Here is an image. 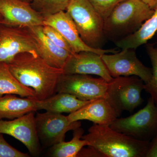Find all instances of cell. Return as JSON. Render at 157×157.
<instances>
[{
    "instance_id": "obj_3",
    "label": "cell",
    "mask_w": 157,
    "mask_h": 157,
    "mask_svg": "<svg viewBox=\"0 0 157 157\" xmlns=\"http://www.w3.org/2000/svg\"><path fill=\"white\" fill-rule=\"evenodd\" d=\"M154 12L141 0H124L104 20V35L118 41L137 31Z\"/></svg>"
},
{
    "instance_id": "obj_20",
    "label": "cell",
    "mask_w": 157,
    "mask_h": 157,
    "mask_svg": "<svg viewBox=\"0 0 157 157\" xmlns=\"http://www.w3.org/2000/svg\"><path fill=\"white\" fill-rule=\"evenodd\" d=\"M6 94L36 98L34 90L21 83L10 72L8 64L2 63L0 64V97Z\"/></svg>"
},
{
    "instance_id": "obj_23",
    "label": "cell",
    "mask_w": 157,
    "mask_h": 157,
    "mask_svg": "<svg viewBox=\"0 0 157 157\" xmlns=\"http://www.w3.org/2000/svg\"><path fill=\"white\" fill-rule=\"evenodd\" d=\"M146 50L151 61L152 73L151 80L144 84V90L150 95L157 105V47L152 44H148L147 45Z\"/></svg>"
},
{
    "instance_id": "obj_25",
    "label": "cell",
    "mask_w": 157,
    "mask_h": 157,
    "mask_svg": "<svg viewBox=\"0 0 157 157\" xmlns=\"http://www.w3.org/2000/svg\"><path fill=\"white\" fill-rule=\"evenodd\" d=\"M94 8L105 20L110 15L114 8L124 0H89Z\"/></svg>"
},
{
    "instance_id": "obj_28",
    "label": "cell",
    "mask_w": 157,
    "mask_h": 157,
    "mask_svg": "<svg viewBox=\"0 0 157 157\" xmlns=\"http://www.w3.org/2000/svg\"><path fill=\"white\" fill-rule=\"evenodd\" d=\"M146 157H157V134L150 141Z\"/></svg>"
},
{
    "instance_id": "obj_4",
    "label": "cell",
    "mask_w": 157,
    "mask_h": 157,
    "mask_svg": "<svg viewBox=\"0 0 157 157\" xmlns=\"http://www.w3.org/2000/svg\"><path fill=\"white\" fill-rule=\"evenodd\" d=\"M75 23L82 39L93 48H100L104 39V20L89 0H71L66 11Z\"/></svg>"
},
{
    "instance_id": "obj_6",
    "label": "cell",
    "mask_w": 157,
    "mask_h": 157,
    "mask_svg": "<svg viewBox=\"0 0 157 157\" xmlns=\"http://www.w3.org/2000/svg\"><path fill=\"white\" fill-rule=\"evenodd\" d=\"M143 80L137 76H120L109 82L107 99L119 117L124 111L132 112L144 102Z\"/></svg>"
},
{
    "instance_id": "obj_10",
    "label": "cell",
    "mask_w": 157,
    "mask_h": 157,
    "mask_svg": "<svg viewBox=\"0 0 157 157\" xmlns=\"http://www.w3.org/2000/svg\"><path fill=\"white\" fill-rule=\"evenodd\" d=\"M25 52L38 54L36 42L27 28L0 25V64L9 63Z\"/></svg>"
},
{
    "instance_id": "obj_7",
    "label": "cell",
    "mask_w": 157,
    "mask_h": 157,
    "mask_svg": "<svg viewBox=\"0 0 157 157\" xmlns=\"http://www.w3.org/2000/svg\"><path fill=\"white\" fill-rule=\"evenodd\" d=\"M109 82L103 78L89 75L63 74L60 78L57 93H68L85 101L106 99Z\"/></svg>"
},
{
    "instance_id": "obj_31",
    "label": "cell",
    "mask_w": 157,
    "mask_h": 157,
    "mask_svg": "<svg viewBox=\"0 0 157 157\" xmlns=\"http://www.w3.org/2000/svg\"><path fill=\"white\" fill-rule=\"evenodd\" d=\"M3 22V18L2 17V15L0 14V25L2 24Z\"/></svg>"
},
{
    "instance_id": "obj_15",
    "label": "cell",
    "mask_w": 157,
    "mask_h": 157,
    "mask_svg": "<svg viewBox=\"0 0 157 157\" xmlns=\"http://www.w3.org/2000/svg\"><path fill=\"white\" fill-rule=\"evenodd\" d=\"M67 117L71 122L87 120L99 125L109 126L119 116L107 99L102 98L92 101Z\"/></svg>"
},
{
    "instance_id": "obj_26",
    "label": "cell",
    "mask_w": 157,
    "mask_h": 157,
    "mask_svg": "<svg viewBox=\"0 0 157 157\" xmlns=\"http://www.w3.org/2000/svg\"><path fill=\"white\" fill-rule=\"evenodd\" d=\"M3 134L0 133V157H28L27 154L17 150L5 140Z\"/></svg>"
},
{
    "instance_id": "obj_16",
    "label": "cell",
    "mask_w": 157,
    "mask_h": 157,
    "mask_svg": "<svg viewBox=\"0 0 157 157\" xmlns=\"http://www.w3.org/2000/svg\"><path fill=\"white\" fill-rule=\"evenodd\" d=\"M42 26L27 28L36 42L37 53L52 67L63 69L72 53L56 45L43 33Z\"/></svg>"
},
{
    "instance_id": "obj_2",
    "label": "cell",
    "mask_w": 157,
    "mask_h": 157,
    "mask_svg": "<svg viewBox=\"0 0 157 157\" xmlns=\"http://www.w3.org/2000/svg\"><path fill=\"white\" fill-rule=\"evenodd\" d=\"M82 139L102 157H146L150 141L137 140L109 126L94 124Z\"/></svg>"
},
{
    "instance_id": "obj_13",
    "label": "cell",
    "mask_w": 157,
    "mask_h": 157,
    "mask_svg": "<svg viewBox=\"0 0 157 157\" xmlns=\"http://www.w3.org/2000/svg\"><path fill=\"white\" fill-rule=\"evenodd\" d=\"M0 14L4 25L22 28L44 25L43 16L30 3L21 0H0Z\"/></svg>"
},
{
    "instance_id": "obj_30",
    "label": "cell",
    "mask_w": 157,
    "mask_h": 157,
    "mask_svg": "<svg viewBox=\"0 0 157 157\" xmlns=\"http://www.w3.org/2000/svg\"><path fill=\"white\" fill-rule=\"evenodd\" d=\"M21 1H24V2H26L31 3L33 2V0H21Z\"/></svg>"
},
{
    "instance_id": "obj_22",
    "label": "cell",
    "mask_w": 157,
    "mask_h": 157,
    "mask_svg": "<svg viewBox=\"0 0 157 157\" xmlns=\"http://www.w3.org/2000/svg\"><path fill=\"white\" fill-rule=\"evenodd\" d=\"M71 0H33L32 8L43 17L66 11Z\"/></svg>"
},
{
    "instance_id": "obj_19",
    "label": "cell",
    "mask_w": 157,
    "mask_h": 157,
    "mask_svg": "<svg viewBox=\"0 0 157 157\" xmlns=\"http://www.w3.org/2000/svg\"><path fill=\"white\" fill-rule=\"evenodd\" d=\"M157 32V7L151 17L147 20L140 28L133 33L116 41L115 44L122 49H136L141 45L146 44Z\"/></svg>"
},
{
    "instance_id": "obj_5",
    "label": "cell",
    "mask_w": 157,
    "mask_h": 157,
    "mask_svg": "<svg viewBox=\"0 0 157 157\" xmlns=\"http://www.w3.org/2000/svg\"><path fill=\"white\" fill-rule=\"evenodd\" d=\"M109 127L137 140L150 141L157 134V105L150 97L143 108L128 117L117 118Z\"/></svg>"
},
{
    "instance_id": "obj_29",
    "label": "cell",
    "mask_w": 157,
    "mask_h": 157,
    "mask_svg": "<svg viewBox=\"0 0 157 157\" xmlns=\"http://www.w3.org/2000/svg\"><path fill=\"white\" fill-rule=\"evenodd\" d=\"M145 3L150 8L154 10L157 7V0H141Z\"/></svg>"
},
{
    "instance_id": "obj_11",
    "label": "cell",
    "mask_w": 157,
    "mask_h": 157,
    "mask_svg": "<svg viewBox=\"0 0 157 157\" xmlns=\"http://www.w3.org/2000/svg\"><path fill=\"white\" fill-rule=\"evenodd\" d=\"M0 133L10 135L23 144L31 155L39 156L41 143L36 130V116L30 112L11 121L0 120Z\"/></svg>"
},
{
    "instance_id": "obj_9",
    "label": "cell",
    "mask_w": 157,
    "mask_h": 157,
    "mask_svg": "<svg viewBox=\"0 0 157 157\" xmlns=\"http://www.w3.org/2000/svg\"><path fill=\"white\" fill-rule=\"evenodd\" d=\"M135 49H123L112 54L101 55V58L113 78L120 76H137L144 83L150 81L152 77V68L148 67L137 57Z\"/></svg>"
},
{
    "instance_id": "obj_1",
    "label": "cell",
    "mask_w": 157,
    "mask_h": 157,
    "mask_svg": "<svg viewBox=\"0 0 157 157\" xmlns=\"http://www.w3.org/2000/svg\"><path fill=\"white\" fill-rule=\"evenodd\" d=\"M7 64L21 83L34 90L37 100H45L57 93L63 69L52 67L39 55L22 52Z\"/></svg>"
},
{
    "instance_id": "obj_24",
    "label": "cell",
    "mask_w": 157,
    "mask_h": 157,
    "mask_svg": "<svg viewBox=\"0 0 157 157\" xmlns=\"http://www.w3.org/2000/svg\"><path fill=\"white\" fill-rule=\"evenodd\" d=\"M42 30L44 34L57 46L74 53L71 45L56 29L51 26L44 25L42 26Z\"/></svg>"
},
{
    "instance_id": "obj_8",
    "label": "cell",
    "mask_w": 157,
    "mask_h": 157,
    "mask_svg": "<svg viewBox=\"0 0 157 157\" xmlns=\"http://www.w3.org/2000/svg\"><path fill=\"white\" fill-rule=\"evenodd\" d=\"M37 135L44 147L53 146L64 141L67 132L81 127L80 121L70 122L67 116L46 111L36 116Z\"/></svg>"
},
{
    "instance_id": "obj_21",
    "label": "cell",
    "mask_w": 157,
    "mask_h": 157,
    "mask_svg": "<svg viewBox=\"0 0 157 157\" xmlns=\"http://www.w3.org/2000/svg\"><path fill=\"white\" fill-rule=\"evenodd\" d=\"M84 130L81 127L73 131V137L70 141H62L51 147L48 156L52 157H77L79 152L88 146V143L82 139Z\"/></svg>"
},
{
    "instance_id": "obj_18",
    "label": "cell",
    "mask_w": 157,
    "mask_h": 157,
    "mask_svg": "<svg viewBox=\"0 0 157 157\" xmlns=\"http://www.w3.org/2000/svg\"><path fill=\"white\" fill-rule=\"evenodd\" d=\"M91 101H82L68 93H57L45 100H37V107L38 110L70 113L77 111Z\"/></svg>"
},
{
    "instance_id": "obj_17",
    "label": "cell",
    "mask_w": 157,
    "mask_h": 157,
    "mask_svg": "<svg viewBox=\"0 0 157 157\" xmlns=\"http://www.w3.org/2000/svg\"><path fill=\"white\" fill-rule=\"evenodd\" d=\"M37 99L33 97L18 98L13 94L0 97V120H13L38 110Z\"/></svg>"
},
{
    "instance_id": "obj_14",
    "label": "cell",
    "mask_w": 157,
    "mask_h": 157,
    "mask_svg": "<svg viewBox=\"0 0 157 157\" xmlns=\"http://www.w3.org/2000/svg\"><path fill=\"white\" fill-rule=\"evenodd\" d=\"M63 74L95 75L109 82L113 79L101 58L91 52L82 51L71 55L63 68Z\"/></svg>"
},
{
    "instance_id": "obj_12",
    "label": "cell",
    "mask_w": 157,
    "mask_h": 157,
    "mask_svg": "<svg viewBox=\"0 0 157 157\" xmlns=\"http://www.w3.org/2000/svg\"><path fill=\"white\" fill-rule=\"evenodd\" d=\"M43 25L53 27L63 35L71 45L74 53L82 51L91 52L100 55L115 53V49H103L93 48L82 39L75 23L67 11H61L53 15L44 17Z\"/></svg>"
},
{
    "instance_id": "obj_27",
    "label": "cell",
    "mask_w": 157,
    "mask_h": 157,
    "mask_svg": "<svg viewBox=\"0 0 157 157\" xmlns=\"http://www.w3.org/2000/svg\"><path fill=\"white\" fill-rule=\"evenodd\" d=\"M88 146L87 148H82L78 153L77 157H102V155L95 148L91 146Z\"/></svg>"
}]
</instances>
